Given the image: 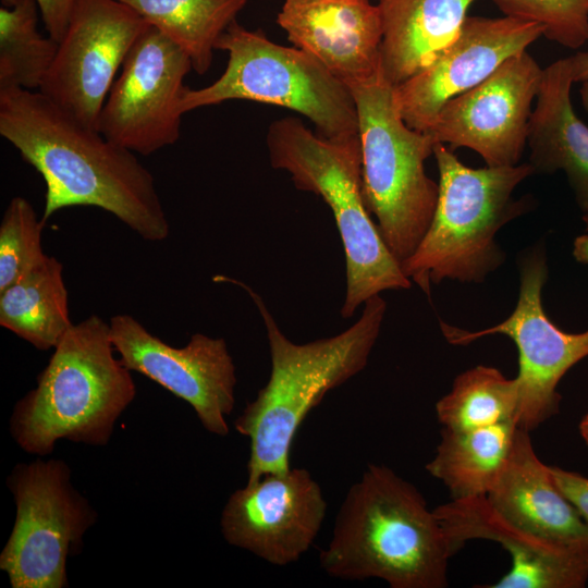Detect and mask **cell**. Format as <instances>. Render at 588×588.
Returning a JSON list of instances; mask_svg holds the SVG:
<instances>
[{"instance_id":"44dd1931","label":"cell","mask_w":588,"mask_h":588,"mask_svg":"<svg viewBox=\"0 0 588 588\" xmlns=\"http://www.w3.org/2000/svg\"><path fill=\"white\" fill-rule=\"evenodd\" d=\"M475 0H378L382 22L381 72L393 87L449 46Z\"/></svg>"},{"instance_id":"ba28073f","label":"cell","mask_w":588,"mask_h":588,"mask_svg":"<svg viewBox=\"0 0 588 588\" xmlns=\"http://www.w3.org/2000/svg\"><path fill=\"white\" fill-rule=\"evenodd\" d=\"M216 49L228 52L224 72L204 88L187 87L180 105L183 113L226 100H249L306 117L322 137L358 134L348 87L304 50L278 45L236 21L219 37Z\"/></svg>"},{"instance_id":"f546056e","label":"cell","mask_w":588,"mask_h":588,"mask_svg":"<svg viewBox=\"0 0 588 588\" xmlns=\"http://www.w3.org/2000/svg\"><path fill=\"white\" fill-rule=\"evenodd\" d=\"M36 1L49 37L59 42L68 28L75 0Z\"/></svg>"},{"instance_id":"d4e9b609","label":"cell","mask_w":588,"mask_h":588,"mask_svg":"<svg viewBox=\"0 0 588 588\" xmlns=\"http://www.w3.org/2000/svg\"><path fill=\"white\" fill-rule=\"evenodd\" d=\"M518 407L517 378L509 379L494 367L478 365L454 379L451 391L437 402L436 412L442 427L473 429L517 424Z\"/></svg>"},{"instance_id":"d6986e66","label":"cell","mask_w":588,"mask_h":588,"mask_svg":"<svg viewBox=\"0 0 588 588\" xmlns=\"http://www.w3.org/2000/svg\"><path fill=\"white\" fill-rule=\"evenodd\" d=\"M507 522L539 538L588 544V525L537 456L529 431L517 428L509 457L486 495Z\"/></svg>"},{"instance_id":"e575fe53","label":"cell","mask_w":588,"mask_h":588,"mask_svg":"<svg viewBox=\"0 0 588 588\" xmlns=\"http://www.w3.org/2000/svg\"><path fill=\"white\" fill-rule=\"evenodd\" d=\"M22 1L23 0H1V7L13 8Z\"/></svg>"},{"instance_id":"8fae6325","label":"cell","mask_w":588,"mask_h":588,"mask_svg":"<svg viewBox=\"0 0 588 588\" xmlns=\"http://www.w3.org/2000/svg\"><path fill=\"white\" fill-rule=\"evenodd\" d=\"M149 26L119 0H75L38 90L85 126L98 130L115 74Z\"/></svg>"},{"instance_id":"5bb4252c","label":"cell","mask_w":588,"mask_h":588,"mask_svg":"<svg viewBox=\"0 0 588 588\" xmlns=\"http://www.w3.org/2000/svg\"><path fill=\"white\" fill-rule=\"evenodd\" d=\"M327 502L306 468L267 473L235 490L221 512L225 541L274 566L298 561L322 527Z\"/></svg>"},{"instance_id":"d590c367","label":"cell","mask_w":588,"mask_h":588,"mask_svg":"<svg viewBox=\"0 0 588 588\" xmlns=\"http://www.w3.org/2000/svg\"><path fill=\"white\" fill-rule=\"evenodd\" d=\"M584 220L587 223V229H588V210H586V215L584 217Z\"/></svg>"},{"instance_id":"4fadbf2b","label":"cell","mask_w":588,"mask_h":588,"mask_svg":"<svg viewBox=\"0 0 588 588\" xmlns=\"http://www.w3.org/2000/svg\"><path fill=\"white\" fill-rule=\"evenodd\" d=\"M109 327L114 351L127 369L188 403L208 432L228 436L236 375L224 339L195 333L185 346L174 347L126 314L113 316Z\"/></svg>"},{"instance_id":"52a82bcc","label":"cell","mask_w":588,"mask_h":588,"mask_svg":"<svg viewBox=\"0 0 588 588\" xmlns=\"http://www.w3.org/2000/svg\"><path fill=\"white\" fill-rule=\"evenodd\" d=\"M348 89L357 111L364 201L401 264L415 252L434 213L439 185L427 175L425 161L437 142L404 122L382 72Z\"/></svg>"},{"instance_id":"484cf974","label":"cell","mask_w":588,"mask_h":588,"mask_svg":"<svg viewBox=\"0 0 588 588\" xmlns=\"http://www.w3.org/2000/svg\"><path fill=\"white\" fill-rule=\"evenodd\" d=\"M37 1L0 8V89L40 88L58 42L37 30Z\"/></svg>"},{"instance_id":"83f0119b","label":"cell","mask_w":588,"mask_h":588,"mask_svg":"<svg viewBox=\"0 0 588 588\" xmlns=\"http://www.w3.org/2000/svg\"><path fill=\"white\" fill-rule=\"evenodd\" d=\"M505 14L535 22L543 36L569 49L588 41V0H492Z\"/></svg>"},{"instance_id":"ac0fdd59","label":"cell","mask_w":588,"mask_h":588,"mask_svg":"<svg viewBox=\"0 0 588 588\" xmlns=\"http://www.w3.org/2000/svg\"><path fill=\"white\" fill-rule=\"evenodd\" d=\"M277 23L347 87L381 72L382 22L370 0H285Z\"/></svg>"},{"instance_id":"3957f363","label":"cell","mask_w":588,"mask_h":588,"mask_svg":"<svg viewBox=\"0 0 588 588\" xmlns=\"http://www.w3.org/2000/svg\"><path fill=\"white\" fill-rule=\"evenodd\" d=\"M217 282L240 285L262 318L270 357L268 382L234 422L250 441L247 481L287 470L291 448L303 421L334 388L360 372L380 333L387 309L378 294L364 303L359 319L343 332L304 344L292 342L279 328L262 298L245 283L216 275Z\"/></svg>"},{"instance_id":"7c38bea8","label":"cell","mask_w":588,"mask_h":588,"mask_svg":"<svg viewBox=\"0 0 588 588\" xmlns=\"http://www.w3.org/2000/svg\"><path fill=\"white\" fill-rule=\"evenodd\" d=\"M189 57L151 25L127 53L102 107L98 131L134 154L151 155L181 134Z\"/></svg>"},{"instance_id":"e0dca14e","label":"cell","mask_w":588,"mask_h":588,"mask_svg":"<svg viewBox=\"0 0 588 588\" xmlns=\"http://www.w3.org/2000/svg\"><path fill=\"white\" fill-rule=\"evenodd\" d=\"M456 553L466 541L487 539L511 555V569L490 588H581L588 579V544H564L507 522L487 497L452 500L433 510Z\"/></svg>"},{"instance_id":"6da1fadb","label":"cell","mask_w":588,"mask_h":588,"mask_svg":"<svg viewBox=\"0 0 588 588\" xmlns=\"http://www.w3.org/2000/svg\"><path fill=\"white\" fill-rule=\"evenodd\" d=\"M0 134L45 181L44 223L63 208L91 206L146 241L169 236L155 179L135 154L85 126L41 91L0 89Z\"/></svg>"},{"instance_id":"7402d4cb","label":"cell","mask_w":588,"mask_h":588,"mask_svg":"<svg viewBox=\"0 0 588 588\" xmlns=\"http://www.w3.org/2000/svg\"><path fill=\"white\" fill-rule=\"evenodd\" d=\"M514 421L473 429L443 427L427 471L451 492L452 500L487 495L514 443Z\"/></svg>"},{"instance_id":"ffe728a7","label":"cell","mask_w":588,"mask_h":588,"mask_svg":"<svg viewBox=\"0 0 588 588\" xmlns=\"http://www.w3.org/2000/svg\"><path fill=\"white\" fill-rule=\"evenodd\" d=\"M583 52L542 69L527 145L535 172L563 170L580 207L588 210V126L576 115L571 89L578 82Z\"/></svg>"},{"instance_id":"2e32d148","label":"cell","mask_w":588,"mask_h":588,"mask_svg":"<svg viewBox=\"0 0 588 588\" xmlns=\"http://www.w3.org/2000/svg\"><path fill=\"white\" fill-rule=\"evenodd\" d=\"M543 35L535 22L511 16H466L455 39L420 72L393 87L404 122L427 132L450 99L477 86L506 59Z\"/></svg>"},{"instance_id":"9c48e42d","label":"cell","mask_w":588,"mask_h":588,"mask_svg":"<svg viewBox=\"0 0 588 588\" xmlns=\"http://www.w3.org/2000/svg\"><path fill=\"white\" fill-rule=\"evenodd\" d=\"M7 486L16 516L0 553V569L12 588L68 587V558L82 552L97 512L74 488L62 460L16 464Z\"/></svg>"},{"instance_id":"8992f818","label":"cell","mask_w":588,"mask_h":588,"mask_svg":"<svg viewBox=\"0 0 588 588\" xmlns=\"http://www.w3.org/2000/svg\"><path fill=\"white\" fill-rule=\"evenodd\" d=\"M433 155L439 170L434 213L415 252L401 262L427 295L431 283L445 279L481 282L505 260L495 234L528 207L513 193L535 172L529 163L470 168L439 142Z\"/></svg>"},{"instance_id":"9a60e30c","label":"cell","mask_w":588,"mask_h":588,"mask_svg":"<svg viewBox=\"0 0 588 588\" xmlns=\"http://www.w3.org/2000/svg\"><path fill=\"white\" fill-rule=\"evenodd\" d=\"M541 75L527 50L510 57L480 84L444 103L427 133L450 149L476 151L489 167L518 164Z\"/></svg>"},{"instance_id":"277c9868","label":"cell","mask_w":588,"mask_h":588,"mask_svg":"<svg viewBox=\"0 0 588 588\" xmlns=\"http://www.w3.org/2000/svg\"><path fill=\"white\" fill-rule=\"evenodd\" d=\"M109 322L97 315L73 324L54 347L37 385L14 406L11 436L28 454H51L69 440L106 445L136 396L131 370L115 358Z\"/></svg>"},{"instance_id":"836d02e7","label":"cell","mask_w":588,"mask_h":588,"mask_svg":"<svg viewBox=\"0 0 588 588\" xmlns=\"http://www.w3.org/2000/svg\"><path fill=\"white\" fill-rule=\"evenodd\" d=\"M580 97H581V102L588 112V81L583 82V86L580 88Z\"/></svg>"},{"instance_id":"5b68a950","label":"cell","mask_w":588,"mask_h":588,"mask_svg":"<svg viewBox=\"0 0 588 588\" xmlns=\"http://www.w3.org/2000/svg\"><path fill=\"white\" fill-rule=\"evenodd\" d=\"M267 147L271 166L286 171L296 188L321 197L333 213L346 264L343 318L383 291L411 287L366 208L358 134L327 138L287 117L270 124Z\"/></svg>"},{"instance_id":"f1b7e54d","label":"cell","mask_w":588,"mask_h":588,"mask_svg":"<svg viewBox=\"0 0 588 588\" xmlns=\"http://www.w3.org/2000/svg\"><path fill=\"white\" fill-rule=\"evenodd\" d=\"M551 473L559 489L588 525V478L560 467H551Z\"/></svg>"},{"instance_id":"4316f807","label":"cell","mask_w":588,"mask_h":588,"mask_svg":"<svg viewBox=\"0 0 588 588\" xmlns=\"http://www.w3.org/2000/svg\"><path fill=\"white\" fill-rule=\"evenodd\" d=\"M44 225L27 199L10 200L0 223V291L47 259L41 246Z\"/></svg>"},{"instance_id":"cb8c5ba5","label":"cell","mask_w":588,"mask_h":588,"mask_svg":"<svg viewBox=\"0 0 588 588\" xmlns=\"http://www.w3.org/2000/svg\"><path fill=\"white\" fill-rule=\"evenodd\" d=\"M142 15L191 59L205 74L219 37L236 21L248 0H119Z\"/></svg>"},{"instance_id":"d6a6232c","label":"cell","mask_w":588,"mask_h":588,"mask_svg":"<svg viewBox=\"0 0 588 588\" xmlns=\"http://www.w3.org/2000/svg\"><path fill=\"white\" fill-rule=\"evenodd\" d=\"M579 431L586 444L588 445V414L581 419L579 424Z\"/></svg>"},{"instance_id":"7a4b0ae2","label":"cell","mask_w":588,"mask_h":588,"mask_svg":"<svg viewBox=\"0 0 588 588\" xmlns=\"http://www.w3.org/2000/svg\"><path fill=\"white\" fill-rule=\"evenodd\" d=\"M454 551L419 490L384 465L368 464L345 494L320 567L346 580L391 588H444Z\"/></svg>"},{"instance_id":"30bf717a","label":"cell","mask_w":588,"mask_h":588,"mask_svg":"<svg viewBox=\"0 0 588 588\" xmlns=\"http://www.w3.org/2000/svg\"><path fill=\"white\" fill-rule=\"evenodd\" d=\"M519 295L513 313L502 322L480 331H467L440 321L453 345H467L490 334L509 336L518 350V428L531 431L556 415L561 395L556 388L566 371L588 356V330L568 333L547 316L541 301L548 279L544 253L531 250L519 261Z\"/></svg>"},{"instance_id":"603a6c76","label":"cell","mask_w":588,"mask_h":588,"mask_svg":"<svg viewBox=\"0 0 588 588\" xmlns=\"http://www.w3.org/2000/svg\"><path fill=\"white\" fill-rule=\"evenodd\" d=\"M63 266L47 259L0 291V324L40 351L54 348L74 324Z\"/></svg>"},{"instance_id":"4dcf8cb0","label":"cell","mask_w":588,"mask_h":588,"mask_svg":"<svg viewBox=\"0 0 588 588\" xmlns=\"http://www.w3.org/2000/svg\"><path fill=\"white\" fill-rule=\"evenodd\" d=\"M573 255L577 261L588 264V234L576 237Z\"/></svg>"},{"instance_id":"1f68e13d","label":"cell","mask_w":588,"mask_h":588,"mask_svg":"<svg viewBox=\"0 0 588 588\" xmlns=\"http://www.w3.org/2000/svg\"><path fill=\"white\" fill-rule=\"evenodd\" d=\"M588 81V52H583V60L578 75V82Z\"/></svg>"}]
</instances>
